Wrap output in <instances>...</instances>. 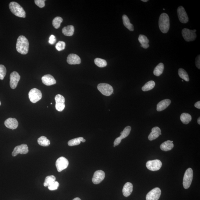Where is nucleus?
<instances>
[{"mask_svg":"<svg viewBox=\"0 0 200 200\" xmlns=\"http://www.w3.org/2000/svg\"><path fill=\"white\" fill-rule=\"evenodd\" d=\"M29 43L28 40L23 36H20L17 39L16 49L20 54L26 55L28 52Z\"/></svg>","mask_w":200,"mask_h":200,"instance_id":"obj_1","label":"nucleus"},{"mask_svg":"<svg viewBox=\"0 0 200 200\" xmlns=\"http://www.w3.org/2000/svg\"><path fill=\"white\" fill-rule=\"evenodd\" d=\"M159 26L161 31L164 34L168 32L170 27V18L167 14L162 13L159 20Z\"/></svg>","mask_w":200,"mask_h":200,"instance_id":"obj_2","label":"nucleus"},{"mask_svg":"<svg viewBox=\"0 0 200 200\" xmlns=\"http://www.w3.org/2000/svg\"><path fill=\"white\" fill-rule=\"evenodd\" d=\"M9 8L15 16L20 18H25V11L23 8L18 3L12 2L9 3Z\"/></svg>","mask_w":200,"mask_h":200,"instance_id":"obj_3","label":"nucleus"},{"mask_svg":"<svg viewBox=\"0 0 200 200\" xmlns=\"http://www.w3.org/2000/svg\"><path fill=\"white\" fill-rule=\"evenodd\" d=\"M193 178V171L192 169H188L184 173L183 179L184 187V189H188L192 184Z\"/></svg>","mask_w":200,"mask_h":200,"instance_id":"obj_4","label":"nucleus"},{"mask_svg":"<svg viewBox=\"0 0 200 200\" xmlns=\"http://www.w3.org/2000/svg\"><path fill=\"white\" fill-rule=\"evenodd\" d=\"M97 88L102 94L106 96L111 95L113 92V87L107 84L101 83L98 84Z\"/></svg>","mask_w":200,"mask_h":200,"instance_id":"obj_5","label":"nucleus"},{"mask_svg":"<svg viewBox=\"0 0 200 200\" xmlns=\"http://www.w3.org/2000/svg\"><path fill=\"white\" fill-rule=\"evenodd\" d=\"M29 98L33 103H36L42 98V94L41 91L37 88L31 90L29 93Z\"/></svg>","mask_w":200,"mask_h":200,"instance_id":"obj_6","label":"nucleus"},{"mask_svg":"<svg viewBox=\"0 0 200 200\" xmlns=\"http://www.w3.org/2000/svg\"><path fill=\"white\" fill-rule=\"evenodd\" d=\"M162 163L159 160L149 161L146 163V166L148 170L152 171H157L161 168Z\"/></svg>","mask_w":200,"mask_h":200,"instance_id":"obj_7","label":"nucleus"},{"mask_svg":"<svg viewBox=\"0 0 200 200\" xmlns=\"http://www.w3.org/2000/svg\"><path fill=\"white\" fill-rule=\"evenodd\" d=\"M182 34L184 39L187 42L194 41L196 38V33L194 32L193 30L184 28L182 30Z\"/></svg>","mask_w":200,"mask_h":200,"instance_id":"obj_8","label":"nucleus"},{"mask_svg":"<svg viewBox=\"0 0 200 200\" xmlns=\"http://www.w3.org/2000/svg\"><path fill=\"white\" fill-rule=\"evenodd\" d=\"M68 165V160L63 156L59 158L56 162V166L59 172H61L66 169Z\"/></svg>","mask_w":200,"mask_h":200,"instance_id":"obj_9","label":"nucleus"},{"mask_svg":"<svg viewBox=\"0 0 200 200\" xmlns=\"http://www.w3.org/2000/svg\"><path fill=\"white\" fill-rule=\"evenodd\" d=\"M161 194V191L159 188H155L146 195V200H158L159 199Z\"/></svg>","mask_w":200,"mask_h":200,"instance_id":"obj_10","label":"nucleus"},{"mask_svg":"<svg viewBox=\"0 0 200 200\" xmlns=\"http://www.w3.org/2000/svg\"><path fill=\"white\" fill-rule=\"evenodd\" d=\"M177 13L179 20L182 23H186L188 22V17L183 7H179L177 9Z\"/></svg>","mask_w":200,"mask_h":200,"instance_id":"obj_11","label":"nucleus"},{"mask_svg":"<svg viewBox=\"0 0 200 200\" xmlns=\"http://www.w3.org/2000/svg\"><path fill=\"white\" fill-rule=\"evenodd\" d=\"M131 127L130 126H127L124 129L123 131L120 133L121 135L117 138L114 142V147L118 146L121 142L122 140L125 138L130 134Z\"/></svg>","mask_w":200,"mask_h":200,"instance_id":"obj_12","label":"nucleus"},{"mask_svg":"<svg viewBox=\"0 0 200 200\" xmlns=\"http://www.w3.org/2000/svg\"><path fill=\"white\" fill-rule=\"evenodd\" d=\"M28 147L27 145L23 144L15 147L12 153V155L15 156L19 153L21 154H25L28 153Z\"/></svg>","mask_w":200,"mask_h":200,"instance_id":"obj_13","label":"nucleus"},{"mask_svg":"<svg viewBox=\"0 0 200 200\" xmlns=\"http://www.w3.org/2000/svg\"><path fill=\"white\" fill-rule=\"evenodd\" d=\"M20 78V76L16 72H13L11 74L10 77V85L12 89L16 88Z\"/></svg>","mask_w":200,"mask_h":200,"instance_id":"obj_14","label":"nucleus"},{"mask_svg":"<svg viewBox=\"0 0 200 200\" xmlns=\"http://www.w3.org/2000/svg\"><path fill=\"white\" fill-rule=\"evenodd\" d=\"M105 173L101 170H97L95 172L93 176L92 181L95 184H98L104 180L105 177Z\"/></svg>","mask_w":200,"mask_h":200,"instance_id":"obj_15","label":"nucleus"},{"mask_svg":"<svg viewBox=\"0 0 200 200\" xmlns=\"http://www.w3.org/2000/svg\"><path fill=\"white\" fill-rule=\"evenodd\" d=\"M5 125L8 128L13 129L18 127V122L16 119L11 118H9L5 122Z\"/></svg>","mask_w":200,"mask_h":200,"instance_id":"obj_16","label":"nucleus"},{"mask_svg":"<svg viewBox=\"0 0 200 200\" xmlns=\"http://www.w3.org/2000/svg\"><path fill=\"white\" fill-rule=\"evenodd\" d=\"M67 62L70 65L79 64L81 61L80 57L77 55L70 54L67 57Z\"/></svg>","mask_w":200,"mask_h":200,"instance_id":"obj_17","label":"nucleus"},{"mask_svg":"<svg viewBox=\"0 0 200 200\" xmlns=\"http://www.w3.org/2000/svg\"><path fill=\"white\" fill-rule=\"evenodd\" d=\"M43 84L46 86H51L56 84V80L54 77L51 75L44 76L42 78Z\"/></svg>","mask_w":200,"mask_h":200,"instance_id":"obj_18","label":"nucleus"},{"mask_svg":"<svg viewBox=\"0 0 200 200\" xmlns=\"http://www.w3.org/2000/svg\"><path fill=\"white\" fill-rule=\"evenodd\" d=\"M171 102V101L169 99L163 100L160 102L157 105V111L160 112L166 109L170 105Z\"/></svg>","mask_w":200,"mask_h":200,"instance_id":"obj_19","label":"nucleus"},{"mask_svg":"<svg viewBox=\"0 0 200 200\" xmlns=\"http://www.w3.org/2000/svg\"><path fill=\"white\" fill-rule=\"evenodd\" d=\"M161 129L158 127H155L152 129V132L148 136L149 141H153L157 138L161 134Z\"/></svg>","mask_w":200,"mask_h":200,"instance_id":"obj_20","label":"nucleus"},{"mask_svg":"<svg viewBox=\"0 0 200 200\" xmlns=\"http://www.w3.org/2000/svg\"><path fill=\"white\" fill-rule=\"evenodd\" d=\"M132 184L130 182H127L125 184L122 190L123 195L125 197H128L130 196L133 191Z\"/></svg>","mask_w":200,"mask_h":200,"instance_id":"obj_21","label":"nucleus"},{"mask_svg":"<svg viewBox=\"0 0 200 200\" xmlns=\"http://www.w3.org/2000/svg\"><path fill=\"white\" fill-rule=\"evenodd\" d=\"M173 142V141H171L170 140L165 141L161 145L160 148L162 151H170L174 147Z\"/></svg>","mask_w":200,"mask_h":200,"instance_id":"obj_22","label":"nucleus"},{"mask_svg":"<svg viewBox=\"0 0 200 200\" xmlns=\"http://www.w3.org/2000/svg\"><path fill=\"white\" fill-rule=\"evenodd\" d=\"M138 41L141 44V47L144 49H147L149 47V40L146 36L143 34H140L138 38Z\"/></svg>","mask_w":200,"mask_h":200,"instance_id":"obj_23","label":"nucleus"},{"mask_svg":"<svg viewBox=\"0 0 200 200\" xmlns=\"http://www.w3.org/2000/svg\"><path fill=\"white\" fill-rule=\"evenodd\" d=\"M123 24L124 26L127 27V29L131 31L134 30V25L130 23V20L128 17L126 15H124L122 16Z\"/></svg>","mask_w":200,"mask_h":200,"instance_id":"obj_24","label":"nucleus"},{"mask_svg":"<svg viewBox=\"0 0 200 200\" xmlns=\"http://www.w3.org/2000/svg\"><path fill=\"white\" fill-rule=\"evenodd\" d=\"M62 32L64 35L70 37L73 35L74 34V27L72 25H68V26L63 27Z\"/></svg>","mask_w":200,"mask_h":200,"instance_id":"obj_25","label":"nucleus"},{"mask_svg":"<svg viewBox=\"0 0 200 200\" xmlns=\"http://www.w3.org/2000/svg\"><path fill=\"white\" fill-rule=\"evenodd\" d=\"M192 119V116L188 113H184L180 115L181 121L184 124H188L191 121Z\"/></svg>","mask_w":200,"mask_h":200,"instance_id":"obj_26","label":"nucleus"},{"mask_svg":"<svg viewBox=\"0 0 200 200\" xmlns=\"http://www.w3.org/2000/svg\"><path fill=\"white\" fill-rule=\"evenodd\" d=\"M164 65L163 63H160L155 68L153 74L157 77L160 76L163 73L164 70Z\"/></svg>","mask_w":200,"mask_h":200,"instance_id":"obj_27","label":"nucleus"},{"mask_svg":"<svg viewBox=\"0 0 200 200\" xmlns=\"http://www.w3.org/2000/svg\"><path fill=\"white\" fill-rule=\"evenodd\" d=\"M155 85V83L154 81H149L143 86L142 88V90L144 92L151 90L154 88Z\"/></svg>","mask_w":200,"mask_h":200,"instance_id":"obj_28","label":"nucleus"},{"mask_svg":"<svg viewBox=\"0 0 200 200\" xmlns=\"http://www.w3.org/2000/svg\"><path fill=\"white\" fill-rule=\"evenodd\" d=\"M38 142L40 145L43 146H48L50 145V141L47 138L44 136H42L38 140Z\"/></svg>","mask_w":200,"mask_h":200,"instance_id":"obj_29","label":"nucleus"},{"mask_svg":"<svg viewBox=\"0 0 200 200\" xmlns=\"http://www.w3.org/2000/svg\"><path fill=\"white\" fill-rule=\"evenodd\" d=\"M56 181V177L53 175L48 176L45 179L44 185V187H48Z\"/></svg>","mask_w":200,"mask_h":200,"instance_id":"obj_30","label":"nucleus"},{"mask_svg":"<svg viewBox=\"0 0 200 200\" xmlns=\"http://www.w3.org/2000/svg\"><path fill=\"white\" fill-rule=\"evenodd\" d=\"M178 74L179 77L181 78L187 82H188L189 80V75L187 72L183 69L180 68L178 70Z\"/></svg>","mask_w":200,"mask_h":200,"instance_id":"obj_31","label":"nucleus"},{"mask_svg":"<svg viewBox=\"0 0 200 200\" xmlns=\"http://www.w3.org/2000/svg\"><path fill=\"white\" fill-rule=\"evenodd\" d=\"M84 139L83 137H79L70 140L68 141V145L70 146L78 145L80 144V142H82Z\"/></svg>","mask_w":200,"mask_h":200,"instance_id":"obj_32","label":"nucleus"},{"mask_svg":"<svg viewBox=\"0 0 200 200\" xmlns=\"http://www.w3.org/2000/svg\"><path fill=\"white\" fill-rule=\"evenodd\" d=\"M95 63L96 65L100 68H103L105 67L107 65L106 61L102 59L97 58L95 59Z\"/></svg>","mask_w":200,"mask_h":200,"instance_id":"obj_33","label":"nucleus"},{"mask_svg":"<svg viewBox=\"0 0 200 200\" xmlns=\"http://www.w3.org/2000/svg\"><path fill=\"white\" fill-rule=\"evenodd\" d=\"M63 21V19L60 17H56L53 19L52 21V25L53 27L56 29L59 28L61 24Z\"/></svg>","mask_w":200,"mask_h":200,"instance_id":"obj_34","label":"nucleus"},{"mask_svg":"<svg viewBox=\"0 0 200 200\" xmlns=\"http://www.w3.org/2000/svg\"><path fill=\"white\" fill-rule=\"evenodd\" d=\"M6 70L5 67L2 65H0V79L3 80L5 77Z\"/></svg>","mask_w":200,"mask_h":200,"instance_id":"obj_35","label":"nucleus"},{"mask_svg":"<svg viewBox=\"0 0 200 200\" xmlns=\"http://www.w3.org/2000/svg\"><path fill=\"white\" fill-rule=\"evenodd\" d=\"M66 44L63 41H60L57 43L56 45V48L58 51H62L65 49Z\"/></svg>","mask_w":200,"mask_h":200,"instance_id":"obj_36","label":"nucleus"},{"mask_svg":"<svg viewBox=\"0 0 200 200\" xmlns=\"http://www.w3.org/2000/svg\"><path fill=\"white\" fill-rule=\"evenodd\" d=\"M55 99L56 103H65V98L61 95H57L55 97Z\"/></svg>","mask_w":200,"mask_h":200,"instance_id":"obj_37","label":"nucleus"},{"mask_svg":"<svg viewBox=\"0 0 200 200\" xmlns=\"http://www.w3.org/2000/svg\"><path fill=\"white\" fill-rule=\"evenodd\" d=\"M59 184L57 181H55L53 183L48 186V188L50 191H55L58 189Z\"/></svg>","mask_w":200,"mask_h":200,"instance_id":"obj_38","label":"nucleus"},{"mask_svg":"<svg viewBox=\"0 0 200 200\" xmlns=\"http://www.w3.org/2000/svg\"><path fill=\"white\" fill-rule=\"evenodd\" d=\"M45 0H35L34 1L35 4L39 8H42L45 6Z\"/></svg>","mask_w":200,"mask_h":200,"instance_id":"obj_39","label":"nucleus"},{"mask_svg":"<svg viewBox=\"0 0 200 200\" xmlns=\"http://www.w3.org/2000/svg\"><path fill=\"white\" fill-rule=\"evenodd\" d=\"M65 108V103H56V109L58 111H62Z\"/></svg>","mask_w":200,"mask_h":200,"instance_id":"obj_40","label":"nucleus"},{"mask_svg":"<svg viewBox=\"0 0 200 200\" xmlns=\"http://www.w3.org/2000/svg\"><path fill=\"white\" fill-rule=\"evenodd\" d=\"M56 42L55 37L54 35H51L50 36L49 39V42L50 44L53 45Z\"/></svg>","mask_w":200,"mask_h":200,"instance_id":"obj_41","label":"nucleus"},{"mask_svg":"<svg viewBox=\"0 0 200 200\" xmlns=\"http://www.w3.org/2000/svg\"><path fill=\"white\" fill-rule=\"evenodd\" d=\"M195 64L198 68L200 69V56L198 55L195 59Z\"/></svg>","mask_w":200,"mask_h":200,"instance_id":"obj_42","label":"nucleus"},{"mask_svg":"<svg viewBox=\"0 0 200 200\" xmlns=\"http://www.w3.org/2000/svg\"><path fill=\"white\" fill-rule=\"evenodd\" d=\"M195 107H196L198 109H200V101H199L197 102L195 104Z\"/></svg>","mask_w":200,"mask_h":200,"instance_id":"obj_43","label":"nucleus"},{"mask_svg":"<svg viewBox=\"0 0 200 200\" xmlns=\"http://www.w3.org/2000/svg\"><path fill=\"white\" fill-rule=\"evenodd\" d=\"M198 123L199 125H200V118L199 117L198 119Z\"/></svg>","mask_w":200,"mask_h":200,"instance_id":"obj_44","label":"nucleus"},{"mask_svg":"<svg viewBox=\"0 0 200 200\" xmlns=\"http://www.w3.org/2000/svg\"><path fill=\"white\" fill-rule=\"evenodd\" d=\"M73 200H81L80 199V198H74V199Z\"/></svg>","mask_w":200,"mask_h":200,"instance_id":"obj_45","label":"nucleus"},{"mask_svg":"<svg viewBox=\"0 0 200 200\" xmlns=\"http://www.w3.org/2000/svg\"><path fill=\"white\" fill-rule=\"evenodd\" d=\"M141 1L143 2H147L148 1V0H142Z\"/></svg>","mask_w":200,"mask_h":200,"instance_id":"obj_46","label":"nucleus"},{"mask_svg":"<svg viewBox=\"0 0 200 200\" xmlns=\"http://www.w3.org/2000/svg\"><path fill=\"white\" fill-rule=\"evenodd\" d=\"M85 141H86V140L84 139L83 140V141H82V142H85Z\"/></svg>","mask_w":200,"mask_h":200,"instance_id":"obj_47","label":"nucleus"},{"mask_svg":"<svg viewBox=\"0 0 200 200\" xmlns=\"http://www.w3.org/2000/svg\"><path fill=\"white\" fill-rule=\"evenodd\" d=\"M193 31H194V32H195V33H196V30H195V29H194V30H193Z\"/></svg>","mask_w":200,"mask_h":200,"instance_id":"obj_48","label":"nucleus"},{"mask_svg":"<svg viewBox=\"0 0 200 200\" xmlns=\"http://www.w3.org/2000/svg\"><path fill=\"white\" fill-rule=\"evenodd\" d=\"M1 101H0V106H1Z\"/></svg>","mask_w":200,"mask_h":200,"instance_id":"obj_49","label":"nucleus"},{"mask_svg":"<svg viewBox=\"0 0 200 200\" xmlns=\"http://www.w3.org/2000/svg\"><path fill=\"white\" fill-rule=\"evenodd\" d=\"M51 105H52V103H51Z\"/></svg>","mask_w":200,"mask_h":200,"instance_id":"obj_50","label":"nucleus"},{"mask_svg":"<svg viewBox=\"0 0 200 200\" xmlns=\"http://www.w3.org/2000/svg\"><path fill=\"white\" fill-rule=\"evenodd\" d=\"M183 81H184V80H182V82H183Z\"/></svg>","mask_w":200,"mask_h":200,"instance_id":"obj_51","label":"nucleus"}]
</instances>
